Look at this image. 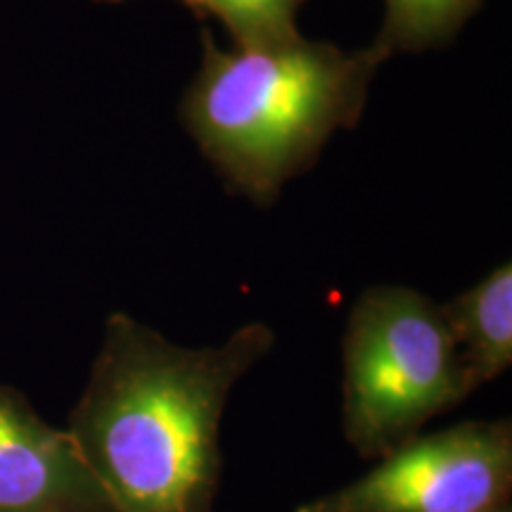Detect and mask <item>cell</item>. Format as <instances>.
<instances>
[{
  "mask_svg": "<svg viewBox=\"0 0 512 512\" xmlns=\"http://www.w3.org/2000/svg\"><path fill=\"white\" fill-rule=\"evenodd\" d=\"M275 347L266 323L181 347L117 311L67 432L117 512H214L230 392Z\"/></svg>",
  "mask_w": 512,
  "mask_h": 512,
  "instance_id": "1",
  "label": "cell"
},
{
  "mask_svg": "<svg viewBox=\"0 0 512 512\" xmlns=\"http://www.w3.org/2000/svg\"><path fill=\"white\" fill-rule=\"evenodd\" d=\"M382 64L373 46L344 50L304 36L223 50L204 29L181 121L230 188L268 207L337 131L358 124Z\"/></svg>",
  "mask_w": 512,
  "mask_h": 512,
  "instance_id": "2",
  "label": "cell"
},
{
  "mask_svg": "<svg viewBox=\"0 0 512 512\" xmlns=\"http://www.w3.org/2000/svg\"><path fill=\"white\" fill-rule=\"evenodd\" d=\"M342 427L363 460H380L472 396L441 304L406 285L358 294L342 339Z\"/></svg>",
  "mask_w": 512,
  "mask_h": 512,
  "instance_id": "3",
  "label": "cell"
},
{
  "mask_svg": "<svg viewBox=\"0 0 512 512\" xmlns=\"http://www.w3.org/2000/svg\"><path fill=\"white\" fill-rule=\"evenodd\" d=\"M512 422L467 420L418 434L368 475L294 512H491L510 503Z\"/></svg>",
  "mask_w": 512,
  "mask_h": 512,
  "instance_id": "4",
  "label": "cell"
},
{
  "mask_svg": "<svg viewBox=\"0 0 512 512\" xmlns=\"http://www.w3.org/2000/svg\"><path fill=\"white\" fill-rule=\"evenodd\" d=\"M0 512H117L67 430L0 384Z\"/></svg>",
  "mask_w": 512,
  "mask_h": 512,
  "instance_id": "5",
  "label": "cell"
},
{
  "mask_svg": "<svg viewBox=\"0 0 512 512\" xmlns=\"http://www.w3.org/2000/svg\"><path fill=\"white\" fill-rule=\"evenodd\" d=\"M456 339L472 394L512 366V266H496L486 278L441 304Z\"/></svg>",
  "mask_w": 512,
  "mask_h": 512,
  "instance_id": "6",
  "label": "cell"
},
{
  "mask_svg": "<svg viewBox=\"0 0 512 512\" xmlns=\"http://www.w3.org/2000/svg\"><path fill=\"white\" fill-rule=\"evenodd\" d=\"M484 0H384L373 46L384 62L401 53L441 48L460 34Z\"/></svg>",
  "mask_w": 512,
  "mask_h": 512,
  "instance_id": "7",
  "label": "cell"
},
{
  "mask_svg": "<svg viewBox=\"0 0 512 512\" xmlns=\"http://www.w3.org/2000/svg\"><path fill=\"white\" fill-rule=\"evenodd\" d=\"M197 15L216 17L235 46H273L302 36L297 27L306 0H183Z\"/></svg>",
  "mask_w": 512,
  "mask_h": 512,
  "instance_id": "8",
  "label": "cell"
},
{
  "mask_svg": "<svg viewBox=\"0 0 512 512\" xmlns=\"http://www.w3.org/2000/svg\"><path fill=\"white\" fill-rule=\"evenodd\" d=\"M491 512H512V503H503L501 508H496V510H491Z\"/></svg>",
  "mask_w": 512,
  "mask_h": 512,
  "instance_id": "9",
  "label": "cell"
},
{
  "mask_svg": "<svg viewBox=\"0 0 512 512\" xmlns=\"http://www.w3.org/2000/svg\"><path fill=\"white\" fill-rule=\"evenodd\" d=\"M102 3H124V0H102Z\"/></svg>",
  "mask_w": 512,
  "mask_h": 512,
  "instance_id": "10",
  "label": "cell"
}]
</instances>
